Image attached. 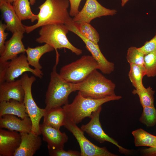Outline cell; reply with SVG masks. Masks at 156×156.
<instances>
[{
  "label": "cell",
  "mask_w": 156,
  "mask_h": 156,
  "mask_svg": "<svg viewBox=\"0 0 156 156\" xmlns=\"http://www.w3.org/2000/svg\"><path fill=\"white\" fill-rule=\"evenodd\" d=\"M69 6L68 0H46L38 7L37 23L30 26L25 25L26 32L29 33L47 25L68 23L72 20L68 11Z\"/></svg>",
  "instance_id": "6da1fadb"
},
{
  "label": "cell",
  "mask_w": 156,
  "mask_h": 156,
  "mask_svg": "<svg viewBox=\"0 0 156 156\" xmlns=\"http://www.w3.org/2000/svg\"><path fill=\"white\" fill-rule=\"evenodd\" d=\"M76 91L83 97L100 99L116 96V85L96 69L83 81L75 83Z\"/></svg>",
  "instance_id": "7a4b0ae2"
},
{
  "label": "cell",
  "mask_w": 156,
  "mask_h": 156,
  "mask_svg": "<svg viewBox=\"0 0 156 156\" xmlns=\"http://www.w3.org/2000/svg\"><path fill=\"white\" fill-rule=\"evenodd\" d=\"M120 96L116 95L100 99H94L83 96L78 91L72 102L62 107L66 118L77 124L85 118H91L93 112L106 102L120 99Z\"/></svg>",
  "instance_id": "3957f363"
},
{
  "label": "cell",
  "mask_w": 156,
  "mask_h": 156,
  "mask_svg": "<svg viewBox=\"0 0 156 156\" xmlns=\"http://www.w3.org/2000/svg\"><path fill=\"white\" fill-rule=\"evenodd\" d=\"M41 27L39 31L40 36L36 39V41L39 43L48 44L54 48L56 53L55 64H57L59 61L58 49H67L77 55L82 53V50L74 46L68 39L66 34L69 30L65 24H49Z\"/></svg>",
  "instance_id": "277c9868"
},
{
  "label": "cell",
  "mask_w": 156,
  "mask_h": 156,
  "mask_svg": "<svg viewBox=\"0 0 156 156\" xmlns=\"http://www.w3.org/2000/svg\"><path fill=\"white\" fill-rule=\"evenodd\" d=\"M57 64L53 66L45 95V109L61 107L68 103V97L73 92L76 91L75 83L68 82L60 75L56 71Z\"/></svg>",
  "instance_id": "5b68a950"
},
{
  "label": "cell",
  "mask_w": 156,
  "mask_h": 156,
  "mask_svg": "<svg viewBox=\"0 0 156 156\" xmlns=\"http://www.w3.org/2000/svg\"><path fill=\"white\" fill-rule=\"evenodd\" d=\"M99 69L98 63L92 56L84 55L62 67L59 74L67 81L77 83L83 81L93 71Z\"/></svg>",
  "instance_id": "8992f818"
},
{
  "label": "cell",
  "mask_w": 156,
  "mask_h": 156,
  "mask_svg": "<svg viewBox=\"0 0 156 156\" xmlns=\"http://www.w3.org/2000/svg\"><path fill=\"white\" fill-rule=\"evenodd\" d=\"M20 79L25 92L23 103L26 112L32 122L31 131L35 134L40 135V121L46 110L45 108H40L37 106L32 95L31 87L36 78L34 76L29 77L27 73H25L22 75Z\"/></svg>",
  "instance_id": "52a82bcc"
},
{
  "label": "cell",
  "mask_w": 156,
  "mask_h": 156,
  "mask_svg": "<svg viewBox=\"0 0 156 156\" xmlns=\"http://www.w3.org/2000/svg\"><path fill=\"white\" fill-rule=\"evenodd\" d=\"M29 65L25 53L21 54L10 61L0 63V83L15 81L16 78L27 72L42 78L43 74L41 70L32 68Z\"/></svg>",
  "instance_id": "ba28073f"
},
{
  "label": "cell",
  "mask_w": 156,
  "mask_h": 156,
  "mask_svg": "<svg viewBox=\"0 0 156 156\" xmlns=\"http://www.w3.org/2000/svg\"><path fill=\"white\" fill-rule=\"evenodd\" d=\"M74 136L79 145L81 156H117L106 147H100L93 144L84 135V132L77 124L66 118L64 126Z\"/></svg>",
  "instance_id": "9c48e42d"
},
{
  "label": "cell",
  "mask_w": 156,
  "mask_h": 156,
  "mask_svg": "<svg viewBox=\"0 0 156 156\" xmlns=\"http://www.w3.org/2000/svg\"><path fill=\"white\" fill-rule=\"evenodd\" d=\"M101 110V106L93 112L89 122L86 125H82L81 127V129L100 143H103L105 141L108 142L116 146L120 152L122 153H129V150L120 146L117 141L108 135L103 130L99 120V116Z\"/></svg>",
  "instance_id": "30bf717a"
},
{
  "label": "cell",
  "mask_w": 156,
  "mask_h": 156,
  "mask_svg": "<svg viewBox=\"0 0 156 156\" xmlns=\"http://www.w3.org/2000/svg\"><path fill=\"white\" fill-rule=\"evenodd\" d=\"M69 31L72 32L79 36L85 44L87 49L97 62L99 70L103 74H109L115 69L114 64L108 61L101 52L98 44H96L88 39L79 33L77 26L73 20L65 25Z\"/></svg>",
  "instance_id": "8fae6325"
},
{
  "label": "cell",
  "mask_w": 156,
  "mask_h": 156,
  "mask_svg": "<svg viewBox=\"0 0 156 156\" xmlns=\"http://www.w3.org/2000/svg\"><path fill=\"white\" fill-rule=\"evenodd\" d=\"M117 13L116 10L105 7L97 0H86L83 8L73 17L72 20L77 25L83 23H90L92 20L96 18L113 16Z\"/></svg>",
  "instance_id": "7c38bea8"
},
{
  "label": "cell",
  "mask_w": 156,
  "mask_h": 156,
  "mask_svg": "<svg viewBox=\"0 0 156 156\" xmlns=\"http://www.w3.org/2000/svg\"><path fill=\"white\" fill-rule=\"evenodd\" d=\"M20 133L0 129V156H14L21 142Z\"/></svg>",
  "instance_id": "4fadbf2b"
},
{
  "label": "cell",
  "mask_w": 156,
  "mask_h": 156,
  "mask_svg": "<svg viewBox=\"0 0 156 156\" xmlns=\"http://www.w3.org/2000/svg\"><path fill=\"white\" fill-rule=\"evenodd\" d=\"M40 131L43 140L47 144L48 149L64 148L68 137L64 132L43 124H40Z\"/></svg>",
  "instance_id": "5bb4252c"
},
{
  "label": "cell",
  "mask_w": 156,
  "mask_h": 156,
  "mask_svg": "<svg viewBox=\"0 0 156 156\" xmlns=\"http://www.w3.org/2000/svg\"><path fill=\"white\" fill-rule=\"evenodd\" d=\"M0 9L7 30L12 34L18 32L23 33L26 32L25 25L17 15L11 3L0 1Z\"/></svg>",
  "instance_id": "9a60e30c"
},
{
  "label": "cell",
  "mask_w": 156,
  "mask_h": 156,
  "mask_svg": "<svg viewBox=\"0 0 156 156\" xmlns=\"http://www.w3.org/2000/svg\"><path fill=\"white\" fill-rule=\"evenodd\" d=\"M23 33L18 32L13 34L10 39L5 42L4 50L0 57V63L11 60L18 55L25 53L26 49L22 41Z\"/></svg>",
  "instance_id": "2e32d148"
},
{
  "label": "cell",
  "mask_w": 156,
  "mask_h": 156,
  "mask_svg": "<svg viewBox=\"0 0 156 156\" xmlns=\"http://www.w3.org/2000/svg\"><path fill=\"white\" fill-rule=\"evenodd\" d=\"M21 136L20 146L14 156H32L40 148L42 140L39 135L31 131L20 133Z\"/></svg>",
  "instance_id": "e0dca14e"
},
{
  "label": "cell",
  "mask_w": 156,
  "mask_h": 156,
  "mask_svg": "<svg viewBox=\"0 0 156 156\" xmlns=\"http://www.w3.org/2000/svg\"><path fill=\"white\" fill-rule=\"evenodd\" d=\"M25 92L20 79L0 83V102L14 99L23 102Z\"/></svg>",
  "instance_id": "ac0fdd59"
},
{
  "label": "cell",
  "mask_w": 156,
  "mask_h": 156,
  "mask_svg": "<svg viewBox=\"0 0 156 156\" xmlns=\"http://www.w3.org/2000/svg\"><path fill=\"white\" fill-rule=\"evenodd\" d=\"M0 128L19 133H29L31 131L32 123L29 116L21 119L14 115L5 114L0 117Z\"/></svg>",
  "instance_id": "d6986e66"
},
{
  "label": "cell",
  "mask_w": 156,
  "mask_h": 156,
  "mask_svg": "<svg viewBox=\"0 0 156 156\" xmlns=\"http://www.w3.org/2000/svg\"><path fill=\"white\" fill-rule=\"evenodd\" d=\"M5 114H11L23 119L28 117L23 102L14 99L0 102V117Z\"/></svg>",
  "instance_id": "ffe728a7"
},
{
  "label": "cell",
  "mask_w": 156,
  "mask_h": 156,
  "mask_svg": "<svg viewBox=\"0 0 156 156\" xmlns=\"http://www.w3.org/2000/svg\"><path fill=\"white\" fill-rule=\"evenodd\" d=\"M43 117L42 124L60 129L64 126L66 116L62 107H58L46 111Z\"/></svg>",
  "instance_id": "44dd1931"
},
{
  "label": "cell",
  "mask_w": 156,
  "mask_h": 156,
  "mask_svg": "<svg viewBox=\"0 0 156 156\" xmlns=\"http://www.w3.org/2000/svg\"><path fill=\"white\" fill-rule=\"evenodd\" d=\"M54 50L52 47L47 44L35 48L28 47L25 52L29 64L35 69L41 70L42 67L39 63L40 59L44 54Z\"/></svg>",
  "instance_id": "7402d4cb"
},
{
  "label": "cell",
  "mask_w": 156,
  "mask_h": 156,
  "mask_svg": "<svg viewBox=\"0 0 156 156\" xmlns=\"http://www.w3.org/2000/svg\"><path fill=\"white\" fill-rule=\"evenodd\" d=\"M29 0H15L12 6L17 15L21 20L28 19L33 22L38 19V14L32 12Z\"/></svg>",
  "instance_id": "603a6c76"
},
{
  "label": "cell",
  "mask_w": 156,
  "mask_h": 156,
  "mask_svg": "<svg viewBox=\"0 0 156 156\" xmlns=\"http://www.w3.org/2000/svg\"><path fill=\"white\" fill-rule=\"evenodd\" d=\"M132 134L134 138L135 146H146L150 147L156 146V136L148 133L141 128L132 131Z\"/></svg>",
  "instance_id": "cb8c5ba5"
},
{
  "label": "cell",
  "mask_w": 156,
  "mask_h": 156,
  "mask_svg": "<svg viewBox=\"0 0 156 156\" xmlns=\"http://www.w3.org/2000/svg\"><path fill=\"white\" fill-rule=\"evenodd\" d=\"M130 69L128 76L132 85L135 89H139L144 86L142 79L146 75L144 66L133 64H130Z\"/></svg>",
  "instance_id": "d4e9b609"
},
{
  "label": "cell",
  "mask_w": 156,
  "mask_h": 156,
  "mask_svg": "<svg viewBox=\"0 0 156 156\" xmlns=\"http://www.w3.org/2000/svg\"><path fill=\"white\" fill-rule=\"evenodd\" d=\"M155 91L150 87L146 88L144 87L139 89H134L132 93L137 94L142 107L154 106Z\"/></svg>",
  "instance_id": "484cf974"
},
{
  "label": "cell",
  "mask_w": 156,
  "mask_h": 156,
  "mask_svg": "<svg viewBox=\"0 0 156 156\" xmlns=\"http://www.w3.org/2000/svg\"><path fill=\"white\" fill-rule=\"evenodd\" d=\"M75 24L82 36L93 42L98 44L100 40L99 34L90 23H83L78 25Z\"/></svg>",
  "instance_id": "4316f807"
},
{
  "label": "cell",
  "mask_w": 156,
  "mask_h": 156,
  "mask_svg": "<svg viewBox=\"0 0 156 156\" xmlns=\"http://www.w3.org/2000/svg\"><path fill=\"white\" fill-rule=\"evenodd\" d=\"M140 118V122L147 127H151L156 124V109L154 106H143Z\"/></svg>",
  "instance_id": "83f0119b"
},
{
  "label": "cell",
  "mask_w": 156,
  "mask_h": 156,
  "mask_svg": "<svg viewBox=\"0 0 156 156\" xmlns=\"http://www.w3.org/2000/svg\"><path fill=\"white\" fill-rule=\"evenodd\" d=\"M144 55L135 47H129L127 51L126 59L129 64H133L144 67Z\"/></svg>",
  "instance_id": "f1b7e54d"
},
{
  "label": "cell",
  "mask_w": 156,
  "mask_h": 156,
  "mask_svg": "<svg viewBox=\"0 0 156 156\" xmlns=\"http://www.w3.org/2000/svg\"><path fill=\"white\" fill-rule=\"evenodd\" d=\"M144 68L146 75L148 77L156 76V51L144 55Z\"/></svg>",
  "instance_id": "f546056e"
},
{
  "label": "cell",
  "mask_w": 156,
  "mask_h": 156,
  "mask_svg": "<svg viewBox=\"0 0 156 156\" xmlns=\"http://www.w3.org/2000/svg\"><path fill=\"white\" fill-rule=\"evenodd\" d=\"M48 151L51 156H81L80 152L75 150L66 151L64 148H58L48 149Z\"/></svg>",
  "instance_id": "4dcf8cb0"
},
{
  "label": "cell",
  "mask_w": 156,
  "mask_h": 156,
  "mask_svg": "<svg viewBox=\"0 0 156 156\" xmlns=\"http://www.w3.org/2000/svg\"><path fill=\"white\" fill-rule=\"evenodd\" d=\"M138 49L144 55L156 51V32L153 38L149 40L146 41L142 46L138 48Z\"/></svg>",
  "instance_id": "1f68e13d"
},
{
  "label": "cell",
  "mask_w": 156,
  "mask_h": 156,
  "mask_svg": "<svg viewBox=\"0 0 156 156\" xmlns=\"http://www.w3.org/2000/svg\"><path fill=\"white\" fill-rule=\"evenodd\" d=\"M6 29V25L3 24L1 21L0 23V55L3 52L5 48V40L8 33L5 32Z\"/></svg>",
  "instance_id": "d6a6232c"
},
{
  "label": "cell",
  "mask_w": 156,
  "mask_h": 156,
  "mask_svg": "<svg viewBox=\"0 0 156 156\" xmlns=\"http://www.w3.org/2000/svg\"><path fill=\"white\" fill-rule=\"evenodd\" d=\"M70 4L69 12L70 16L74 17L79 12V7L82 0H68Z\"/></svg>",
  "instance_id": "836d02e7"
},
{
  "label": "cell",
  "mask_w": 156,
  "mask_h": 156,
  "mask_svg": "<svg viewBox=\"0 0 156 156\" xmlns=\"http://www.w3.org/2000/svg\"><path fill=\"white\" fill-rule=\"evenodd\" d=\"M141 153L144 156H156V146L143 149Z\"/></svg>",
  "instance_id": "e575fe53"
},
{
  "label": "cell",
  "mask_w": 156,
  "mask_h": 156,
  "mask_svg": "<svg viewBox=\"0 0 156 156\" xmlns=\"http://www.w3.org/2000/svg\"><path fill=\"white\" fill-rule=\"evenodd\" d=\"M130 0H121V5L122 7L124 6Z\"/></svg>",
  "instance_id": "d590c367"
},
{
  "label": "cell",
  "mask_w": 156,
  "mask_h": 156,
  "mask_svg": "<svg viewBox=\"0 0 156 156\" xmlns=\"http://www.w3.org/2000/svg\"><path fill=\"white\" fill-rule=\"evenodd\" d=\"M3 1L10 3H13L15 0H0V1Z\"/></svg>",
  "instance_id": "8d00e7d4"
},
{
  "label": "cell",
  "mask_w": 156,
  "mask_h": 156,
  "mask_svg": "<svg viewBox=\"0 0 156 156\" xmlns=\"http://www.w3.org/2000/svg\"><path fill=\"white\" fill-rule=\"evenodd\" d=\"M30 4L31 5H33L35 3L36 0H29Z\"/></svg>",
  "instance_id": "74e56055"
}]
</instances>
